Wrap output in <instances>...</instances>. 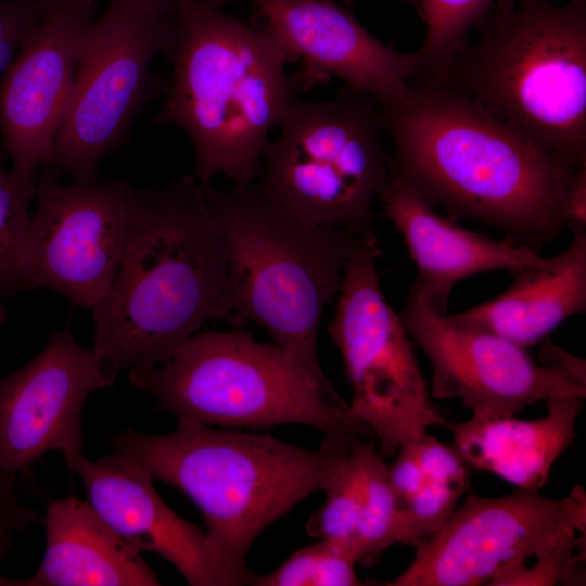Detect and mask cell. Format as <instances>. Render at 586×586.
<instances>
[{"label": "cell", "mask_w": 586, "mask_h": 586, "mask_svg": "<svg viewBox=\"0 0 586 586\" xmlns=\"http://www.w3.org/2000/svg\"><path fill=\"white\" fill-rule=\"evenodd\" d=\"M380 110L392 173L450 219L535 249L568 228L564 201L577 171L473 101L425 82Z\"/></svg>", "instance_id": "obj_1"}, {"label": "cell", "mask_w": 586, "mask_h": 586, "mask_svg": "<svg viewBox=\"0 0 586 586\" xmlns=\"http://www.w3.org/2000/svg\"><path fill=\"white\" fill-rule=\"evenodd\" d=\"M92 310V351L115 378L166 362L211 320L242 324L225 242L192 174L136 189L122 262Z\"/></svg>", "instance_id": "obj_2"}, {"label": "cell", "mask_w": 586, "mask_h": 586, "mask_svg": "<svg viewBox=\"0 0 586 586\" xmlns=\"http://www.w3.org/2000/svg\"><path fill=\"white\" fill-rule=\"evenodd\" d=\"M165 56L173 66L157 126L182 129L194 149L192 175L257 178L270 133L284 117L292 59L265 25H252L200 0H180Z\"/></svg>", "instance_id": "obj_3"}, {"label": "cell", "mask_w": 586, "mask_h": 586, "mask_svg": "<svg viewBox=\"0 0 586 586\" xmlns=\"http://www.w3.org/2000/svg\"><path fill=\"white\" fill-rule=\"evenodd\" d=\"M347 433H328L309 450L267 434L177 420L165 434L127 429L109 440L113 455L194 502L209 549L234 586L253 585L246 558L258 535L331 481Z\"/></svg>", "instance_id": "obj_4"}, {"label": "cell", "mask_w": 586, "mask_h": 586, "mask_svg": "<svg viewBox=\"0 0 586 586\" xmlns=\"http://www.w3.org/2000/svg\"><path fill=\"white\" fill-rule=\"evenodd\" d=\"M442 85L573 170L586 168V3L500 0Z\"/></svg>", "instance_id": "obj_5"}, {"label": "cell", "mask_w": 586, "mask_h": 586, "mask_svg": "<svg viewBox=\"0 0 586 586\" xmlns=\"http://www.w3.org/2000/svg\"><path fill=\"white\" fill-rule=\"evenodd\" d=\"M201 186L225 242L240 321L258 324L339 395L319 362L318 328L326 305L339 293L347 262L367 235L309 224L252 186L225 191L212 181Z\"/></svg>", "instance_id": "obj_6"}, {"label": "cell", "mask_w": 586, "mask_h": 586, "mask_svg": "<svg viewBox=\"0 0 586 586\" xmlns=\"http://www.w3.org/2000/svg\"><path fill=\"white\" fill-rule=\"evenodd\" d=\"M129 378L177 420L225 429L304 424L373 436L292 353L239 330L196 333L166 362L130 369Z\"/></svg>", "instance_id": "obj_7"}, {"label": "cell", "mask_w": 586, "mask_h": 586, "mask_svg": "<svg viewBox=\"0 0 586 586\" xmlns=\"http://www.w3.org/2000/svg\"><path fill=\"white\" fill-rule=\"evenodd\" d=\"M278 128L253 190L309 224L373 233L392 170L377 101L352 89L323 101L294 99Z\"/></svg>", "instance_id": "obj_8"}, {"label": "cell", "mask_w": 586, "mask_h": 586, "mask_svg": "<svg viewBox=\"0 0 586 586\" xmlns=\"http://www.w3.org/2000/svg\"><path fill=\"white\" fill-rule=\"evenodd\" d=\"M380 255L374 233L364 238L343 271L328 332L353 390L348 413L379 440L380 454L391 457L446 420L431 399L399 314L383 294Z\"/></svg>", "instance_id": "obj_9"}, {"label": "cell", "mask_w": 586, "mask_h": 586, "mask_svg": "<svg viewBox=\"0 0 586 586\" xmlns=\"http://www.w3.org/2000/svg\"><path fill=\"white\" fill-rule=\"evenodd\" d=\"M173 33L171 16L111 0L90 25L53 162L74 181L98 178L103 158L123 140L157 90L151 72Z\"/></svg>", "instance_id": "obj_10"}, {"label": "cell", "mask_w": 586, "mask_h": 586, "mask_svg": "<svg viewBox=\"0 0 586 586\" xmlns=\"http://www.w3.org/2000/svg\"><path fill=\"white\" fill-rule=\"evenodd\" d=\"M135 192L123 179L65 184L43 166L18 254L21 289H49L75 306H95L122 262Z\"/></svg>", "instance_id": "obj_11"}, {"label": "cell", "mask_w": 586, "mask_h": 586, "mask_svg": "<svg viewBox=\"0 0 586 586\" xmlns=\"http://www.w3.org/2000/svg\"><path fill=\"white\" fill-rule=\"evenodd\" d=\"M574 532L586 533V492L560 499L518 488L500 497L468 492L450 518L418 545L388 586H476L536 558Z\"/></svg>", "instance_id": "obj_12"}, {"label": "cell", "mask_w": 586, "mask_h": 586, "mask_svg": "<svg viewBox=\"0 0 586 586\" xmlns=\"http://www.w3.org/2000/svg\"><path fill=\"white\" fill-rule=\"evenodd\" d=\"M399 317L430 361L436 399H459L472 412L517 416L553 396L586 398L585 388L536 362L526 348L437 314L412 284Z\"/></svg>", "instance_id": "obj_13"}, {"label": "cell", "mask_w": 586, "mask_h": 586, "mask_svg": "<svg viewBox=\"0 0 586 586\" xmlns=\"http://www.w3.org/2000/svg\"><path fill=\"white\" fill-rule=\"evenodd\" d=\"M93 351L72 335L69 320L21 369L0 375V469L27 472L48 451L84 454L81 417L88 395L111 386Z\"/></svg>", "instance_id": "obj_14"}, {"label": "cell", "mask_w": 586, "mask_h": 586, "mask_svg": "<svg viewBox=\"0 0 586 586\" xmlns=\"http://www.w3.org/2000/svg\"><path fill=\"white\" fill-rule=\"evenodd\" d=\"M97 16L92 0L44 11L0 81V135L12 168L35 176L52 164L84 42Z\"/></svg>", "instance_id": "obj_15"}, {"label": "cell", "mask_w": 586, "mask_h": 586, "mask_svg": "<svg viewBox=\"0 0 586 586\" xmlns=\"http://www.w3.org/2000/svg\"><path fill=\"white\" fill-rule=\"evenodd\" d=\"M264 24L301 61L297 84L305 89L339 77L381 105L408 97L419 74L416 53H400L370 34L332 0H250Z\"/></svg>", "instance_id": "obj_16"}, {"label": "cell", "mask_w": 586, "mask_h": 586, "mask_svg": "<svg viewBox=\"0 0 586 586\" xmlns=\"http://www.w3.org/2000/svg\"><path fill=\"white\" fill-rule=\"evenodd\" d=\"M64 461L79 476L92 508L127 543L163 557L189 585H232L205 532L165 504L146 470L112 453L97 461L84 454Z\"/></svg>", "instance_id": "obj_17"}, {"label": "cell", "mask_w": 586, "mask_h": 586, "mask_svg": "<svg viewBox=\"0 0 586 586\" xmlns=\"http://www.w3.org/2000/svg\"><path fill=\"white\" fill-rule=\"evenodd\" d=\"M380 203L416 265L412 285L440 315H447L449 297L459 281L495 270L515 273L548 260L535 247L497 241L441 216L392 170Z\"/></svg>", "instance_id": "obj_18"}, {"label": "cell", "mask_w": 586, "mask_h": 586, "mask_svg": "<svg viewBox=\"0 0 586 586\" xmlns=\"http://www.w3.org/2000/svg\"><path fill=\"white\" fill-rule=\"evenodd\" d=\"M573 237L547 263L522 269L500 295L447 315L456 324L531 347L571 316L586 310V225H571Z\"/></svg>", "instance_id": "obj_19"}, {"label": "cell", "mask_w": 586, "mask_h": 586, "mask_svg": "<svg viewBox=\"0 0 586 586\" xmlns=\"http://www.w3.org/2000/svg\"><path fill=\"white\" fill-rule=\"evenodd\" d=\"M584 399L550 397L545 400L546 415L534 420L472 412L468 420L444 426L469 468L493 473L521 489L540 491L575 437Z\"/></svg>", "instance_id": "obj_20"}, {"label": "cell", "mask_w": 586, "mask_h": 586, "mask_svg": "<svg viewBox=\"0 0 586 586\" xmlns=\"http://www.w3.org/2000/svg\"><path fill=\"white\" fill-rule=\"evenodd\" d=\"M46 548L25 586H155L141 551L120 537L89 502L71 496L49 505Z\"/></svg>", "instance_id": "obj_21"}, {"label": "cell", "mask_w": 586, "mask_h": 586, "mask_svg": "<svg viewBox=\"0 0 586 586\" xmlns=\"http://www.w3.org/2000/svg\"><path fill=\"white\" fill-rule=\"evenodd\" d=\"M416 446L425 477L399 511L397 544H421L450 518L469 488V467L455 447L428 432L416 438Z\"/></svg>", "instance_id": "obj_22"}, {"label": "cell", "mask_w": 586, "mask_h": 586, "mask_svg": "<svg viewBox=\"0 0 586 586\" xmlns=\"http://www.w3.org/2000/svg\"><path fill=\"white\" fill-rule=\"evenodd\" d=\"M347 433L323 505L307 521V533L327 540L355 560V540L365 497V448L368 440ZM357 564V563H356Z\"/></svg>", "instance_id": "obj_23"}, {"label": "cell", "mask_w": 586, "mask_h": 586, "mask_svg": "<svg viewBox=\"0 0 586 586\" xmlns=\"http://www.w3.org/2000/svg\"><path fill=\"white\" fill-rule=\"evenodd\" d=\"M500 0H417L425 36L415 52L425 82L441 84L455 56L468 42L469 31ZM418 74V75H419Z\"/></svg>", "instance_id": "obj_24"}, {"label": "cell", "mask_w": 586, "mask_h": 586, "mask_svg": "<svg viewBox=\"0 0 586 586\" xmlns=\"http://www.w3.org/2000/svg\"><path fill=\"white\" fill-rule=\"evenodd\" d=\"M398 506L388 476V464L375 443L365 448V497L355 540L357 564L372 565L396 544Z\"/></svg>", "instance_id": "obj_25"}, {"label": "cell", "mask_w": 586, "mask_h": 586, "mask_svg": "<svg viewBox=\"0 0 586 586\" xmlns=\"http://www.w3.org/2000/svg\"><path fill=\"white\" fill-rule=\"evenodd\" d=\"M35 194L36 175H21L0 160V324L7 317L4 301L22 290L17 260Z\"/></svg>", "instance_id": "obj_26"}, {"label": "cell", "mask_w": 586, "mask_h": 586, "mask_svg": "<svg viewBox=\"0 0 586 586\" xmlns=\"http://www.w3.org/2000/svg\"><path fill=\"white\" fill-rule=\"evenodd\" d=\"M354 559L334 544L321 540L293 552L267 575H256L257 586H356Z\"/></svg>", "instance_id": "obj_27"}, {"label": "cell", "mask_w": 586, "mask_h": 586, "mask_svg": "<svg viewBox=\"0 0 586 586\" xmlns=\"http://www.w3.org/2000/svg\"><path fill=\"white\" fill-rule=\"evenodd\" d=\"M585 534H570L552 550L536 557L534 564H515L496 575L489 585H584Z\"/></svg>", "instance_id": "obj_28"}, {"label": "cell", "mask_w": 586, "mask_h": 586, "mask_svg": "<svg viewBox=\"0 0 586 586\" xmlns=\"http://www.w3.org/2000/svg\"><path fill=\"white\" fill-rule=\"evenodd\" d=\"M44 11L20 0H0V81Z\"/></svg>", "instance_id": "obj_29"}, {"label": "cell", "mask_w": 586, "mask_h": 586, "mask_svg": "<svg viewBox=\"0 0 586 586\" xmlns=\"http://www.w3.org/2000/svg\"><path fill=\"white\" fill-rule=\"evenodd\" d=\"M14 477L0 469V559L13 548L16 534L39 521L36 510L17 496Z\"/></svg>", "instance_id": "obj_30"}, {"label": "cell", "mask_w": 586, "mask_h": 586, "mask_svg": "<svg viewBox=\"0 0 586 586\" xmlns=\"http://www.w3.org/2000/svg\"><path fill=\"white\" fill-rule=\"evenodd\" d=\"M539 364L573 384L586 390L585 360L564 351L550 340L538 352Z\"/></svg>", "instance_id": "obj_31"}, {"label": "cell", "mask_w": 586, "mask_h": 586, "mask_svg": "<svg viewBox=\"0 0 586 586\" xmlns=\"http://www.w3.org/2000/svg\"><path fill=\"white\" fill-rule=\"evenodd\" d=\"M568 228L571 225H586V168L577 171L564 201Z\"/></svg>", "instance_id": "obj_32"}, {"label": "cell", "mask_w": 586, "mask_h": 586, "mask_svg": "<svg viewBox=\"0 0 586 586\" xmlns=\"http://www.w3.org/2000/svg\"><path fill=\"white\" fill-rule=\"evenodd\" d=\"M130 7L156 16H170L180 0H122Z\"/></svg>", "instance_id": "obj_33"}, {"label": "cell", "mask_w": 586, "mask_h": 586, "mask_svg": "<svg viewBox=\"0 0 586 586\" xmlns=\"http://www.w3.org/2000/svg\"><path fill=\"white\" fill-rule=\"evenodd\" d=\"M20 1H26L29 3H33L43 11H49L59 7H62L64 4L71 3L75 0H20Z\"/></svg>", "instance_id": "obj_34"}, {"label": "cell", "mask_w": 586, "mask_h": 586, "mask_svg": "<svg viewBox=\"0 0 586 586\" xmlns=\"http://www.w3.org/2000/svg\"><path fill=\"white\" fill-rule=\"evenodd\" d=\"M0 586H24V579H10L0 575Z\"/></svg>", "instance_id": "obj_35"}, {"label": "cell", "mask_w": 586, "mask_h": 586, "mask_svg": "<svg viewBox=\"0 0 586 586\" xmlns=\"http://www.w3.org/2000/svg\"><path fill=\"white\" fill-rule=\"evenodd\" d=\"M201 2L211 5L213 8L221 9L224 5L229 3L231 0H200Z\"/></svg>", "instance_id": "obj_36"}, {"label": "cell", "mask_w": 586, "mask_h": 586, "mask_svg": "<svg viewBox=\"0 0 586 586\" xmlns=\"http://www.w3.org/2000/svg\"><path fill=\"white\" fill-rule=\"evenodd\" d=\"M402 1H405V2L409 3L410 5H412L418 11L417 0H402Z\"/></svg>", "instance_id": "obj_37"}]
</instances>
